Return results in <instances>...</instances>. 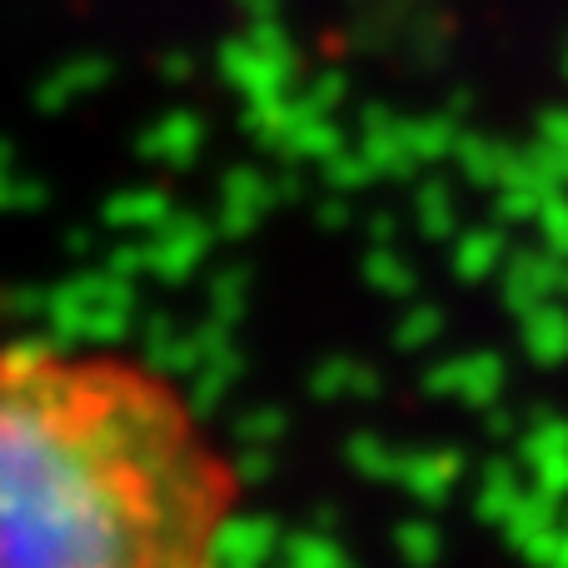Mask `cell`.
<instances>
[{
  "label": "cell",
  "instance_id": "cell-1",
  "mask_svg": "<svg viewBox=\"0 0 568 568\" xmlns=\"http://www.w3.org/2000/svg\"><path fill=\"white\" fill-rule=\"evenodd\" d=\"M235 459L165 369L120 349H0V568H220Z\"/></svg>",
  "mask_w": 568,
  "mask_h": 568
}]
</instances>
